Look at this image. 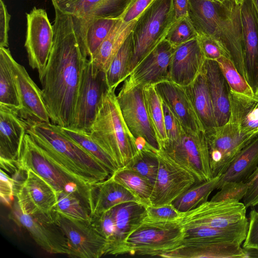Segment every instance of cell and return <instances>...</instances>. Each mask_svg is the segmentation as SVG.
<instances>
[{"instance_id":"cell-1","label":"cell","mask_w":258,"mask_h":258,"mask_svg":"<svg viewBox=\"0 0 258 258\" xmlns=\"http://www.w3.org/2000/svg\"><path fill=\"white\" fill-rule=\"evenodd\" d=\"M53 7V43L40 80L41 90L51 123L69 127L89 56L72 15Z\"/></svg>"},{"instance_id":"cell-2","label":"cell","mask_w":258,"mask_h":258,"mask_svg":"<svg viewBox=\"0 0 258 258\" xmlns=\"http://www.w3.org/2000/svg\"><path fill=\"white\" fill-rule=\"evenodd\" d=\"M187 17L198 35L210 37L220 44L246 80L240 5L235 0H189Z\"/></svg>"},{"instance_id":"cell-3","label":"cell","mask_w":258,"mask_h":258,"mask_svg":"<svg viewBox=\"0 0 258 258\" xmlns=\"http://www.w3.org/2000/svg\"><path fill=\"white\" fill-rule=\"evenodd\" d=\"M28 124L27 133L47 155L86 184L103 181L111 175L103 164L64 135L59 126L51 122Z\"/></svg>"},{"instance_id":"cell-4","label":"cell","mask_w":258,"mask_h":258,"mask_svg":"<svg viewBox=\"0 0 258 258\" xmlns=\"http://www.w3.org/2000/svg\"><path fill=\"white\" fill-rule=\"evenodd\" d=\"M115 91L110 89L104 94L90 134L121 168L139 151L123 118Z\"/></svg>"},{"instance_id":"cell-5","label":"cell","mask_w":258,"mask_h":258,"mask_svg":"<svg viewBox=\"0 0 258 258\" xmlns=\"http://www.w3.org/2000/svg\"><path fill=\"white\" fill-rule=\"evenodd\" d=\"M18 166L31 170L48 183L56 191L63 190L80 195L89 206L88 185L73 175L52 159L26 133L17 159Z\"/></svg>"},{"instance_id":"cell-6","label":"cell","mask_w":258,"mask_h":258,"mask_svg":"<svg viewBox=\"0 0 258 258\" xmlns=\"http://www.w3.org/2000/svg\"><path fill=\"white\" fill-rule=\"evenodd\" d=\"M175 21L172 0H155L137 19L131 32L134 53L130 75L136 66L165 39Z\"/></svg>"},{"instance_id":"cell-7","label":"cell","mask_w":258,"mask_h":258,"mask_svg":"<svg viewBox=\"0 0 258 258\" xmlns=\"http://www.w3.org/2000/svg\"><path fill=\"white\" fill-rule=\"evenodd\" d=\"M185 229L179 223L153 224L143 222L112 253L161 256L181 246Z\"/></svg>"},{"instance_id":"cell-8","label":"cell","mask_w":258,"mask_h":258,"mask_svg":"<svg viewBox=\"0 0 258 258\" xmlns=\"http://www.w3.org/2000/svg\"><path fill=\"white\" fill-rule=\"evenodd\" d=\"M52 220L67 240L69 248L68 256L99 258L107 254L108 241L97 231L91 220L72 218L54 211Z\"/></svg>"},{"instance_id":"cell-9","label":"cell","mask_w":258,"mask_h":258,"mask_svg":"<svg viewBox=\"0 0 258 258\" xmlns=\"http://www.w3.org/2000/svg\"><path fill=\"white\" fill-rule=\"evenodd\" d=\"M109 89L105 72L94 74L88 59L83 70L69 128L90 133L104 94Z\"/></svg>"},{"instance_id":"cell-10","label":"cell","mask_w":258,"mask_h":258,"mask_svg":"<svg viewBox=\"0 0 258 258\" xmlns=\"http://www.w3.org/2000/svg\"><path fill=\"white\" fill-rule=\"evenodd\" d=\"M164 151L190 172L196 182L213 177L205 132H195L182 127L179 140Z\"/></svg>"},{"instance_id":"cell-11","label":"cell","mask_w":258,"mask_h":258,"mask_svg":"<svg viewBox=\"0 0 258 258\" xmlns=\"http://www.w3.org/2000/svg\"><path fill=\"white\" fill-rule=\"evenodd\" d=\"M246 208L243 203L234 199L207 201L184 212L179 224L185 229L198 227L229 228L248 221Z\"/></svg>"},{"instance_id":"cell-12","label":"cell","mask_w":258,"mask_h":258,"mask_svg":"<svg viewBox=\"0 0 258 258\" xmlns=\"http://www.w3.org/2000/svg\"><path fill=\"white\" fill-rule=\"evenodd\" d=\"M205 134L213 177L224 174L239 152L257 136L241 133L230 121Z\"/></svg>"},{"instance_id":"cell-13","label":"cell","mask_w":258,"mask_h":258,"mask_svg":"<svg viewBox=\"0 0 258 258\" xmlns=\"http://www.w3.org/2000/svg\"><path fill=\"white\" fill-rule=\"evenodd\" d=\"M158 174L151 198V206L170 204L196 182L194 176L171 158L165 151L156 152Z\"/></svg>"},{"instance_id":"cell-14","label":"cell","mask_w":258,"mask_h":258,"mask_svg":"<svg viewBox=\"0 0 258 258\" xmlns=\"http://www.w3.org/2000/svg\"><path fill=\"white\" fill-rule=\"evenodd\" d=\"M25 47L29 64L37 70L40 81L46 68L53 43L54 32L45 10L34 8L26 14Z\"/></svg>"},{"instance_id":"cell-15","label":"cell","mask_w":258,"mask_h":258,"mask_svg":"<svg viewBox=\"0 0 258 258\" xmlns=\"http://www.w3.org/2000/svg\"><path fill=\"white\" fill-rule=\"evenodd\" d=\"M11 208L10 218L26 230L42 249L50 254L69 255L67 240L52 218L24 213L17 202Z\"/></svg>"},{"instance_id":"cell-16","label":"cell","mask_w":258,"mask_h":258,"mask_svg":"<svg viewBox=\"0 0 258 258\" xmlns=\"http://www.w3.org/2000/svg\"><path fill=\"white\" fill-rule=\"evenodd\" d=\"M143 87L123 85L117 100L124 121L135 140L144 139L157 151L160 148L146 109Z\"/></svg>"},{"instance_id":"cell-17","label":"cell","mask_w":258,"mask_h":258,"mask_svg":"<svg viewBox=\"0 0 258 258\" xmlns=\"http://www.w3.org/2000/svg\"><path fill=\"white\" fill-rule=\"evenodd\" d=\"M10 64L21 103L19 115L28 123L50 122L42 90L12 55Z\"/></svg>"},{"instance_id":"cell-18","label":"cell","mask_w":258,"mask_h":258,"mask_svg":"<svg viewBox=\"0 0 258 258\" xmlns=\"http://www.w3.org/2000/svg\"><path fill=\"white\" fill-rule=\"evenodd\" d=\"M15 196L24 213L52 218L56 204V192L32 171H27L26 177L15 191Z\"/></svg>"},{"instance_id":"cell-19","label":"cell","mask_w":258,"mask_h":258,"mask_svg":"<svg viewBox=\"0 0 258 258\" xmlns=\"http://www.w3.org/2000/svg\"><path fill=\"white\" fill-rule=\"evenodd\" d=\"M175 48L164 39L136 66L123 85H155L169 80L171 61Z\"/></svg>"},{"instance_id":"cell-20","label":"cell","mask_w":258,"mask_h":258,"mask_svg":"<svg viewBox=\"0 0 258 258\" xmlns=\"http://www.w3.org/2000/svg\"><path fill=\"white\" fill-rule=\"evenodd\" d=\"M243 60L246 80L258 92V11L252 0L240 4Z\"/></svg>"},{"instance_id":"cell-21","label":"cell","mask_w":258,"mask_h":258,"mask_svg":"<svg viewBox=\"0 0 258 258\" xmlns=\"http://www.w3.org/2000/svg\"><path fill=\"white\" fill-rule=\"evenodd\" d=\"M155 87L161 100L183 128L195 132H205L185 87L170 80L158 83Z\"/></svg>"},{"instance_id":"cell-22","label":"cell","mask_w":258,"mask_h":258,"mask_svg":"<svg viewBox=\"0 0 258 258\" xmlns=\"http://www.w3.org/2000/svg\"><path fill=\"white\" fill-rule=\"evenodd\" d=\"M206 59L197 38L181 44L172 57L169 80L188 86L202 72Z\"/></svg>"},{"instance_id":"cell-23","label":"cell","mask_w":258,"mask_h":258,"mask_svg":"<svg viewBox=\"0 0 258 258\" xmlns=\"http://www.w3.org/2000/svg\"><path fill=\"white\" fill-rule=\"evenodd\" d=\"M137 0H79L63 12L70 14L75 27L99 18L122 19Z\"/></svg>"},{"instance_id":"cell-24","label":"cell","mask_w":258,"mask_h":258,"mask_svg":"<svg viewBox=\"0 0 258 258\" xmlns=\"http://www.w3.org/2000/svg\"><path fill=\"white\" fill-rule=\"evenodd\" d=\"M28 124L10 108L0 105V158L17 160Z\"/></svg>"},{"instance_id":"cell-25","label":"cell","mask_w":258,"mask_h":258,"mask_svg":"<svg viewBox=\"0 0 258 258\" xmlns=\"http://www.w3.org/2000/svg\"><path fill=\"white\" fill-rule=\"evenodd\" d=\"M211 98L217 127L227 123L230 116V88L215 60L206 59L203 68Z\"/></svg>"},{"instance_id":"cell-26","label":"cell","mask_w":258,"mask_h":258,"mask_svg":"<svg viewBox=\"0 0 258 258\" xmlns=\"http://www.w3.org/2000/svg\"><path fill=\"white\" fill-rule=\"evenodd\" d=\"M128 202L140 203L132 193L113 180L110 176L103 181L90 185L89 207L91 216L101 214Z\"/></svg>"},{"instance_id":"cell-27","label":"cell","mask_w":258,"mask_h":258,"mask_svg":"<svg viewBox=\"0 0 258 258\" xmlns=\"http://www.w3.org/2000/svg\"><path fill=\"white\" fill-rule=\"evenodd\" d=\"M169 258H246V250L234 242L183 243L176 249L163 254Z\"/></svg>"},{"instance_id":"cell-28","label":"cell","mask_w":258,"mask_h":258,"mask_svg":"<svg viewBox=\"0 0 258 258\" xmlns=\"http://www.w3.org/2000/svg\"><path fill=\"white\" fill-rule=\"evenodd\" d=\"M114 221V235L109 242L107 254L113 251L142 223L146 207L137 202H128L110 209Z\"/></svg>"},{"instance_id":"cell-29","label":"cell","mask_w":258,"mask_h":258,"mask_svg":"<svg viewBox=\"0 0 258 258\" xmlns=\"http://www.w3.org/2000/svg\"><path fill=\"white\" fill-rule=\"evenodd\" d=\"M137 19L125 23L120 19L95 53L89 59L94 74L106 72L124 42L132 32Z\"/></svg>"},{"instance_id":"cell-30","label":"cell","mask_w":258,"mask_h":258,"mask_svg":"<svg viewBox=\"0 0 258 258\" xmlns=\"http://www.w3.org/2000/svg\"><path fill=\"white\" fill-rule=\"evenodd\" d=\"M230 116L229 121L245 135H258V92L252 96L230 89Z\"/></svg>"},{"instance_id":"cell-31","label":"cell","mask_w":258,"mask_h":258,"mask_svg":"<svg viewBox=\"0 0 258 258\" xmlns=\"http://www.w3.org/2000/svg\"><path fill=\"white\" fill-rule=\"evenodd\" d=\"M248 227V221L226 228L198 227L185 229L183 243L234 242L241 245Z\"/></svg>"},{"instance_id":"cell-32","label":"cell","mask_w":258,"mask_h":258,"mask_svg":"<svg viewBox=\"0 0 258 258\" xmlns=\"http://www.w3.org/2000/svg\"><path fill=\"white\" fill-rule=\"evenodd\" d=\"M258 166V136L236 155L226 172L220 176L217 189L226 182L245 181Z\"/></svg>"},{"instance_id":"cell-33","label":"cell","mask_w":258,"mask_h":258,"mask_svg":"<svg viewBox=\"0 0 258 258\" xmlns=\"http://www.w3.org/2000/svg\"><path fill=\"white\" fill-rule=\"evenodd\" d=\"M185 87L205 132L217 127L212 102L203 69L192 83Z\"/></svg>"},{"instance_id":"cell-34","label":"cell","mask_w":258,"mask_h":258,"mask_svg":"<svg viewBox=\"0 0 258 258\" xmlns=\"http://www.w3.org/2000/svg\"><path fill=\"white\" fill-rule=\"evenodd\" d=\"M11 56L9 48L0 47V105L18 113L21 103L11 67Z\"/></svg>"},{"instance_id":"cell-35","label":"cell","mask_w":258,"mask_h":258,"mask_svg":"<svg viewBox=\"0 0 258 258\" xmlns=\"http://www.w3.org/2000/svg\"><path fill=\"white\" fill-rule=\"evenodd\" d=\"M146 109L154 130L160 150H164L167 145L162 100L158 94L155 85L146 84L143 87Z\"/></svg>"},{"instance_id":"cell-36","label":"cell","mask_w":258,"mask_h":258,"mask_svg":"<svg viewBox=\"0 0 258 258\" xmlns=\"http://www.w3.org/2000/svg\"><path fill=\"white\" fill-rule=\"evenodd\" d=\"M110 177L132 193L141 204L146 207L151 206L154 185L148 179L125 167L119 168Z\"/></svg>"},{"instance_id":"cell-37","label":"cell","mask_w":258,"mask_h":258,"mask_svg":"<svg viewBox=\"0 0 258 258\" xmlns=\"http://www.w3.org/2000/svg\"><path fill=\"white\" fill-rule=\"evenodd\" d=\"M118 20L99 18L81 27H75L87 48L89 58L97 50Z\"/></svg>"},{"instance_id":"cell-38","label":"cell","mask_w":258,"mask_h":258,"mask_svg":"<svg viewBox=\"0 0 258 258\" xmlns=\"http://www.w3.org/2000/svg\"><path fill=\"white\" fill-rule=\"evenodd\" d=\"M133 53L134 44L131 33L105 72L109 89H116L118 85L129 76Z\"/></svg>"},{"instance_id":"cell-39","label":"cell","mask_w":258,"mask_h":258,"mask_svg":"<svg viewBox=\"0 0 258 258\" xmlns=\"http://www.w3.org/2000/svg\"><path fill=\"white\" fill-rule=\"evenodd\" d=\"M220 176L213 177L210 180L196 182L175 199L172 205L178 211L186 212L208 201L211 193L217 186Z\"/></svg>"},{"instance_id":"cell-40","label":"cell","mask_w":258,"mask_h":258,"mask_svg":"<svg viewBox=\"0 0 258 258\" xmlns=\"http://www.w3.org/2000/svg\"><path fill=\"white\" fill-rule=\"evenodd\" d=\"M59 127L64 135L77 143L103 164L108 170L111 175L119 168L113 159L92 138L90 133L69 127Z\"/></svg>"},{"instance_id":"cell-41","label":"cell","mask_w":258,"mask_h":258,"mask_svg":"<svg viewBox=\"0 0 258 258\" xmlns=\"http://www.w3.org/2000/svg\"><path fill=\"white\" fill-rule=\"evenodd\" d=\"M56 197L54 211L72 218L91 220L88 205L78 194L60 190L56 191Z\"/></svg>"},{"instance_id":"cell-42","label":"cell","mask_w":258,"mask_h":258,"mask_svg":"<svg viewBox=\"0 0 258 258\" xmlns=\"http://www.w3.org/2000/svg\"><path fill=\"white\" fill-rule=\"evenodd\" d=\"M125 167L142 175L153 185L159 168V160L156 152L151 150L139 151Z\"/></svg>"},{"instance_id":"cell-43","label":"cell","mask_w":258,"mask_h":258,"mask_svg":"<svg viewBox=\"0 0 258 258\" xmlns=\"http://www.w3.org/2000/svg\"><path fill=\"white\" fill-rule=\"evenodd\" d=\"M216 61L218 62L231 90L249 96L254 95V94L251 87L246 80L237 71L229 58L222 56Z\"/></svg>"},{"instance_id":"cell-44","label":"cell","mask_w":258,"mask_h":258,"mask_svg":"<svg viewBox=\"0 0 258 258\" xmlns=\"http://www.w3.org/2000/svg\"><path fill=\"white\" fill-rule=\"evenodd\" d=\"M184 212L178 211L172 204L146 207V216L143 222L153 224L179 223Z\"/></svg>"},{"instance_id":"cell-45","label":"cell","mask_w":258,"mask_h":258,"mask_svg":"<svg viewBox=\"0 0 258 258\" xmlns=\"http://www.w3.org/2000/svg\"><path fill=\"white\" fill-rule=\"evenodd\" d=\"M198 35L187 16L176 20L169 30L165 40L176 48L197 38Z\"/></svg>"},{"instance_id":"cell-46","label":"cell","mask_w":258,"mask_h":258,"mask_svg":"<svg viewBox=\"0 0 258 258\" xmlns=\"http://www.w3.org/2000/svg\"><path fill=\"white\" fill-rule=\"evenodd\" d=\"M248 185V183L245 181L226 182L213 196L211 201H220L230 199L240 201L244 198Z\"/></svg>"},{"instance_id":"cell-47","label":"cell","mask_w":258,"mask_h":258,"mask_svg":"<svg viewBox=\"0 0 258 258\" xmlns=\"http://www.w3.org/2000/svg\"><path fill=\"white\" fill-rule=\"evenodd\" d=\"M164 126L167 138V147L176 143L180 138L182 127L166 104L162 100Z\"/></svg>"},{"instance_id":"cell-48","label":"cell","mask_w":258,"mask_h":258,"mask_svg":"<svg viewBox=\"0 0 258 258\" xmlns=\"http://www.w3.org/2000/svg\"><path fill=\"white\" fill-rule=\"evenodd\" d=\"M91 222L97 231L109 243L115 231L114 221L110 210L98 215L91 216Z\"/></svg>"},{"instance_id":"cell-49","label":"cell","mask_w":258,"mask_h":258,"mask_svg":"<svg viewBox=\"0 0 258 258\" xmlns=\"http://www.w3.org/2000/svg\"><path fill=\"white\" fill-rule=\"evenodd\" d=\"M197 38L206 59L216 60L222 56L230 58L220 44L213 38L205 35H198Z\"/></svg>"},{"instance_id":"cell-50","label":"cell","mask_w":258,"mask_h":258,"mask_svg":"<svg viewBox=\"0 0 258 258\" xmlns=\"http://www.w3.org/2000/svg\"><path fill=\"white\" fill-rule=\"evenodd\" d=\"M242 247L245 249H258V211L255 209L249 213L248 230Z\"/></svg>"},{"instance_id":"cell-51","label":"cell","mask_w":258,"mask_h":258,"mask_svg":"<svg viewBox=\"0 0 258 258\" xmlns=\"http://www.w3.org/2000/svg\"><path fill=\"white\" fill-rule=\"evenodd\" d=\"M0 196L2 202L6 206L12 208L15 196L14 182L12 176L1 169Z\"/></svg>"},{"instance_id":"cell-52","label":"cell","mask_w":258,"mask_h":258,"mask_svg":"<svg viewBox=\"0 0 258 258\" xmlns=\"http://www.w3.org/2000/svg\"><path fill=\"white\" fill-rule=\"evenodd\" d=\"M245 182L249 185L243 198V203L246 208L258 205V166Z\"/></svg>"},{"instance_id":"cell-53","label":"cell","mask_w":258,"mask_h":258,"mask_svg":"<svg viewBox=\"0 0 258 258\" xmlns=\"http://www.w3.org/2000/svg\"><path fill=\"white\" fill-rule=\"evenodd\" d=\"M11 15L8 13L6 5L0 0V47L9 46L8 32Z\"/></svg>"},{"instance_id":"cell-54","label":"cell","mask_w":258,"mask_h":258,"mask_svg":"<svg viewBox=\"0 0 258 258\" xmlns=\"http://www.w3.org/2000/svg\"><path fill=\"white\" fill-rule=\"evenodd\" d=\"M155 0H137L121 19L125 23L137 19Z\"/></svg>"},{"instance_id":"cell-55","label":"cell","mask_w":258,"mask_h":258,"mask_svg":"<svg viewBox=\"0 0 258 258\" xmlns=\"http://www.w3.org/2000/svg\"><path fill=\"white\" fill-rule=\"evenodd\" d=\"M176 20L187 16L189 0H172Z\"/></svg>"},{"instance_id":"cell-56","label":"cell","mask_w":258,"mask_h":258,"mask_svg":"<svg viewBox=\"0 0 258 258\" xmlns=\"http://www.w3.org/2000/svg\"><path fill=\"white\" fill-rule=\"evenodd\" d=\"M53 6H56L63 11L67 8L76 3L79 0H51Z\"/></svg>"},{"instance_id":"cell-57","label":"cell","mask_w":258,"mask_h":258,"mask_svg":"<svg viewBox=\"0 0 258 258\" xmlns=\"http://www.w3.org/2000/svg\"><path fill=\"white\" fill-rule=\"evenodd\" d=\"M247 253V257L258 258V249H245Z\"/></svg>"},{"instance_id":"cell-58","label":"cell","mask_w":258,"mask_h":258,"mask_svg":"<svg viewBox=\"0 0 258 258\" xmlns=\"http://www.w3.org/2000/svg\"><path fill=\"white\" fill-rule=\"evenodd\" d=\"M256 10L258 11V0H252Z\"/></svg>"},{"instance_id":"cell-59","label":"cell","mask_w":258,"mask_h":258,"mask_svg":"<svg viewBox=\"0 0 258 258\" xmlns=\"http://www.w3.org/2000/svg\"><path fill=\"white\" fill-rule=\"evenodd\" d=\"M237 3L240 5L244 0H235Z\"/></svg>"},{"instance_id":"cell-60","label":"cell","mask_w":258,"mask_h":258,"mask_svg":"<svg viewBox=\"0 0 258 258\" xmlns=\"http://www.w3.org/2000/svg\"><path fill=\"white\" fill-rule=\"evenodd\" d=\"M216 1H223L224 0H216Z\"/></svg>"},{"instance_id":"cell-61","label":"cell","mask_w":258,"mask_h":258,"mask_svg":"<svg viewBox=\"0 0 258 258\" xmlns=\"http://www.w3.org/2000/svg\"><path fill=\"white\" fill-rule=\"evenodd\" d=\"M257 136H258V135H257Z\"/></svg>"}]
</instances>
